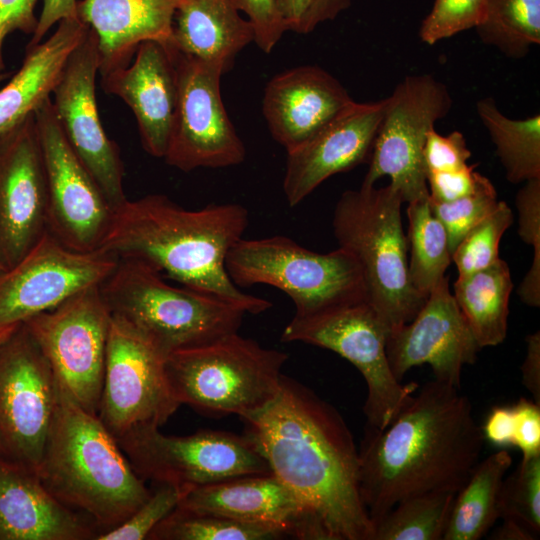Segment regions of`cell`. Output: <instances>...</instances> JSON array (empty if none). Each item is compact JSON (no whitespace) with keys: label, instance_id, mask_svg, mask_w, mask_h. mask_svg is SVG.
<instances>
[{"label":"cell","instance_id":"6da1fadb","mask_svg":"<svg viewBox=\"0 0 540 540\" xmlns=\"http://www.w3.org/2000/svg\"><path fill=\"white\" fill-rule=\"evenodd\" d=\"M245 436L297 498L305 540H373L359 488V451L341 414L283 374L275 398L243 419Z\"/></svg>","mask_w":540,"mask_h":540},{"label":"cell","instance_id":"7a4b0ae2","mask_svg":"<svg viewBox=\"0 0 540 540\" xmlns=\"http://www.w3.org/2000/svg\"><path fill=\"white\" fill-rule=\"evenodd\" d=\"M484 437L460 388L426 383L383 429L368 427L359 451V488L374 524L400 501L457 493L481 461Z\"/></svg>","mask_w":540,"mask_h":540},{"label":"cell","instance_id":"3957f363","mask_svg":"<svg viewBox=\"0 0 540 540\" xmlns=\"http://www.w3.org/2000/svg\"><path fill=\"white\" fill-rule=\"evenodd\" d=\"M248 210L237 203L187 210L165 195L126 200L114 210L100 248L145 263L182 286L212 294L259 314L271 302L246 294L229 278L225 261L243 238Z\"/></svg>","mask_w":540,"mask_h":540},{"label":"cell","instance_id":"277c9868","mask_svg":"<svg viewBox=\"0 0 540 540\" xmlns=\"http://www.w3.org/2000/svg\"><path fill=\"white\" fill-rule=\"evenodd\" d=\"M38 474L61 503L93 524L98 535L123 523L151 493L99 417L84 410L59 382Z\"/></svg>","mask_w":540,"mask_h":540},{"label":"cell","instance_id":"5b68a950","mask_svg":"<svg viewBox=\"0 0 540 540\" xmlns=\"http://www.w3.org/2000/svg\"><path fill=\"white\" fill-rule=\"evenodd\" d=\"M403 203L389 184L381 188L362 184L341 195L332 220L338 246L358 262L366 301L389 332L411 321L426 300L409 277Z\"/></svg>","mask_w":540,"mask_h":540},{"label":"cell","instance_id":"8992f818","mask_svg":"<svg viewBox=\"0 0 540 540\" xmlns=\"http://www.w3.org/2000/svg\"><path fill=\"white\" fill-rule=\"evenodd\" d=\"M116 316L147 338L165 356L238 332L247 312L218 296L168 284L151 266L119 259L100 284Z\"/></svg>","mask_w":540,"mask_h":540},{"label":"cell","instance_id":"52a82bcc","mask_svg":"<svg viewBox=\"0 0 540 540\" xmlns=\"http://www.w3.org/2000/svg\"><path fill=\"white\" fill-rule=\"evenodd\" d=\"M287 359L286 353L235 332L171 352L165 358V372L180 405L204 414H234L244 419L275 398Z\"/></svg>","mask_w":540,"mask_h":540},{"label":"cell","instance_id":"ba28073f","mask_svg":"<svg viewBox=\"0 0 540 540\" xmlns=\"http://www.w3.org/2000/svg\"><path fill=\"white\" fill-rule=\"evenodd\" d=\"M225 267L238 288L265 284L286 293L297 316L366 301L360 266L340 247L317 253L286 236L241 238L228 252Z\"/></svg>","mask_w":540,"mask_h":540},{"label":"cell","instance_id":"9c48e42d","mask_svg":"<svg viewBox=\"0 0 540 540\" xmlns=\"http://www.w3.org/2000/svg\"><path fill=\"white\" fill-rule=\"evenodd\" d=\"M388 329L367 301L332 307L309 315H294L281 340L303 342L331 350L348 360L367 386L364 413L368 427L383 429L419 388L393 375L387 354Z\"/></svg>","mask_w":540,"mask_h":540},{"label":"cell","instance_id":"30bf717a","mask_svg":"<svg viewBox=\"0 0 540 540\" xmlns=\"http://www.w3.org/2000/svg\"><path fill=\"white\" fill-rule=\"evenodd\" d=\"M117 442L142 480L171 484L182 493L235 477L271 473L266 460L245 435L203 430L187 436H167L159 428H145Z\"/></svg>","mask_w":540,"mask_h":540},{"label":"cell","instance_id":"8fae6325","mask_svg":"<svg viewBox=\"0 0 540 540\" xmlns=\"http://www.w3.org/2000/svg\"><path fill=\"white\" fill-rule=\"evenodd\" d=\"M112 314L100 285L87 287L23 324L58 382L86 411L97 415Z\"/></svg>","mask_w":540,"mask_h":540},{"label":"cell","instance_id":"7c38bea8","mask_svg":"<svg viewBox=\"0 0 540 540\" xmlns=\"http://www.w3.org/2000/svg\"><path fill=\"white\" fill-rule=\"evenodd\" d=\"M447 86L429 74L408 75L385 98L363 185L389 177L404 203L429 195L423 150L428 132L452 108Z\"/></svg>","mask_w":540,"mask_h":540},{"label":"cell","instance_id":"4fadbf2b","mask_svg":"<svg viewBox=\"0 0 540 540\" xmlns=\"http://www.w3.org/2000/svg\"><path fill=\"white\" fill-rule=\"evenodd\" d=\"M58 402V381L21 323L0 345V455L37 473Z\"/></svg>","mask_w":540,"mask_h":540},{"label":"cell","instance_id":"5bb4252c","mask_svg":"<svg viewBox=\"0 0 540 540\" xmlns=\"http://www.w3.org/2000/svg\"><path fill=\"white\" fill-rule=\"evenodd\" d=\"M165 358L135 328L112 315L97 416L116 440L161 427L180 406L167 380Z\"/></svg>","mask_w":540,"mask_h":540},{"label":"cell","instance_id":"9a60e30c","mask_svg":"<svg viewBox=\"0 0 540 540\" xmlns=\"http://www.w3.org/2000/svg\"><path fill=\"white\" fill-rule=\"evenodd\" d=\"M175 64L177 103L163 159L183 172L241 164L246 148L221 96L224 69L176 48Z\"/></svg>","mask_w":540,"mask_h":540},{"label":"cell","instance_id":"2e32d148","mask_svg":"<svg viewBox=\"0 0 540 540\" xmlns=\"http://www.w3.org/2000/svg\"><path fill=\"white\" fill-rule=\"evenodd\" d=\"M118 262L102 248L73 250L47 229L16 264L0 272V326L23 323L100 285Z\"/></svg>","mask_w":540,"mask_h":540},{"label":"cell","instance_id":"e0dca14e","mask_svg":"<svg viewBox=\"0 0 540 540\" xmlns=\"http://www.w3.org/2000/svg\"><path fill=\"white\" fill-rule=\"evenodd\" d=\"M34 118L47 181V229L73 250L99 249L114 211L66 140L51 97L38 106Z\"/></svg>","mask_w":540,"mask_h":540},{"label":"cell","instance_id":"ac0fdd59","mask_svg":"<svg viewBox=\"0 0 540 540\" xmlns=\"http://www.w3.org/2000/svg\"><path fill=\"white\" fill-rule=\"evenodd\" d=\"M98 41L89 29L69 55L51 94L56 119L73 152L112 210L126 200L124 165L118 145L106 134L96 101Z\"/></svg>","mask_w":540,"mask_h":540},{"label":"cell","instance_id":"d6986e66","mask_svg":"<svg viewBox=\"0 0 540 540\" xmlns=\"http://www.w3.org/2000/svg\"><path fill=\"white\" fill-rule=\"evenodd\" d=\"M47 181L34 118L0 136V264H16L47 230Z\"/></svg>","mask_w":540,"mask_h":540},{"label":"cell","instance_id":"ffe728a7","mask_svg":"<svg viewBox=\"0 0 540 540\" xmlns=\"http://www.w3.org/2000/svg\"><path fill=\"white\" fill-rule=\"evenodd\" d=\"M480 350L446 277L430 291L408 323L390 331L386 354L395 378L402 381L413 367L428 364L435 380L460 388L462 369Z\"/></svg>","mask_w":540,"mask_h":540},{"label":"cell","instance_id":"44dd1931","mask_svg":"<svg viewBox=\"0 0 540 540\" xmlns=\"http://www.w3.org/2000/svg\"><path fill=\"white\" fill-rule=\"evenodd\" d=\"M385 109V98L355 100L314 135L287 151L283 193L297 206L329 177L369 161Z\"/></svg>","mask_w":540,"mask_h":540},{"label":"cell","instance_id":"7402d4cb","mask_svg":"<svg viewBox=\"0 0 540 540\" xmlns=\"http://www.w3.org/2000/svg\"><path fill=\"white\" fill-rule=\"evenodd\" d=\"M101 77L105 93L120 98L133 112L143 149L164 158L177 103L174 46L143 42L129 65Z\"/></svg>","mask_w":540,"mask_h":540},{"label":"cell","instance_id":"603a6c76","mask_svg":"<svg viewBox=\"0 0 540 540\" xmlns=\"http://www.w3.org/2000/svg\"><path fill=\"white\" fill-rule=\"evenodd\" d=\"M354 100L327 70L302 65L273 76L264 88L262 113L272 138L290 151Z\"/></svg>","mask_w":540,"mask_h":540},{"label":"cell","instance_id":"cb8c5ba5","mask_svg":"<svg viewBox=\"0 0 540 540\" xmlns=\"http://www.w3.org/2000/svg\"><path fill=\"white\" fill-rule=\"evenodd\" d=\"M98 534L35 470L0 455V540H95Z\"/></svg>","mask_w":540,"mask_h":540},{"label":"cell","instance_id":"d4e9b609","mask_svg":"<svg viewBox=\"0 0 540 540\" xmlns=\"http://www.w3.org/2000/svg\"><path fill=\"white\" fill-rule=\"evenodd\" d=\"M181 509L265 525L305 540L303 510L295 495L272 473L235 477L182 493Z\"/></svg>","mask_w":540,"mask_h":540},{"label":"cell","instance_id":"484cf974","mask_svg":"<svg viewBox=\"0 0 540 540\" xmlns=\"http://www.w3.org/2000/svg\"><path fill=\"white\" fill-rule=\"evenodd\" d=\"M183 0H78L77 15L95 33L99 74L126 67L146 41L172 45L174 17Z\"/></svg>","mask_w":540,"mask_h":540},{"label":"cell","instance_id":"4316f807","mask_svg":"<svg viewBox=\"0 0 540 540\" xmlns=\"http://www.w3.org/2000/svg\"><path fill=\"white\" fill-rule=\"evenodd\" d=\"M89 29L79 17L64 19L49 37L26 47L21 67L0 89V136L51 97L69 55Z\"/></svg>","mask_w":540,"mask_h":540},{"label":"cell","instance_id":"83f0119b","mask_svg":"<svg viewBox=\"0 0 540 540\" xmlns=\"http://www.w3.org/2000/svg\"><path fill=\"white\" fill-rule=\"evenodd\" d=\"M252 42L253 27L236 0H183L176 11L172 45L181 53L219 64L225 73Z\"/></svg>","mask_w":540,"mask_h":540},{"label":"cell","instance_id":"f1b7e54d","mask_svg":"<svg viewBox=\"0 0 540 540\" xmlns=\"http://www.w3.org/2000/svg\"><path fill=\"white\" fill-rule=\"evenodd\" d=\"M512 289L510 269L500 258L482 270L458 276L454 283L453 297L480 349L505 340Z\"/></svg>","mask_w":540,"mask_h":540},{"label":"cell","instance_id":"f546056e","mask_svg":"<svg viewBox=\"0 0 540 540\" xmlns=\"http://www.w3.org/2000/svg\"><path fill=\"white\" fill-rule=\"evenodd\" d=\"M512 465L508 451L500 449L480 461L456 493L443 540H478L499 519V496Z\"/></svg>","mask_w":540,"mask_h":540},{"label":"cell","instance_id":"4dcf8cb0","mask_svg":"<svg viewBox=\"0 0 540 540\" xmlns=\"http://www.w3.org/2000/svg\"><path fill=\"white\" fill-rule=\"evenodd\" d=\"M476 111L496 154L513 184L540 178V115L511 119L491 97L479 99Z\"/></svg>","mask_w":540,"mask_h":540},{"label":"cell","instance_id":"1f68e13d","mask_svg":"<svg viewBox=\"0 0 540 540\" xmlns=\"http://www.w3.org/2000/svg\"><path fill=\"white\" fill-rule=\"evenodd\" d=\"M410 246L409 277L414 289L424 298L445 277L452 252L445 227L434 215L429 195L408 203Z\"/></svg>","mask_w":540,"mask_h":540},{"label":"cell","instance_id":"d6a6232c","mask_svg":"<svg viewBox=\"0 0 540 540\" xmlns=\"http://www.w3.org/2000/svg\"><path fill=\"white\" fill-rule=\"evenodd\" d=\"M475 29L484 44L521 59L540 44V0H483Z\"/></svg>","mask_w":540,"mask_h":540},{"label":"cell","instance_id":"836d02e7","mask_svg":"<svg viewBox=\"0 0 540 540\" xmlns=\"http://www.w3.org/2000/svg\"><path fill=\"white\" fill-rule=\"evenodd\" d=\"M456 493L404 499L374 522L373 540H443Z\"/></svg>","mask_w":540,"mask_h":540},{"label":"cell","instance_id":"e575fe53","mask_svg":"<svg viewBox=\"0 0 540 540\" xmlns=\"http://www.w3.org/2000/svg\"><path fill=\"white\" fill-rule=\"evenodd\" d=\"M284 536L265 525L176 507L149 534V540H267Z\"/></svg>","mask_w":540,"mask_h":540},{"label":"cell","instance_id":"d590c367","mask_svg":"<svg viewBox=\"0 0 540 540\" xmlns=\"http://www.w3.org/2000/svg\"><path fill=\"white\" fill-rule=\"evenodd\" d=\"M499 518L512 519L537 537L540 532V455L522 458L504 478L499 496Z\"/></svg>","mask_w":540,"mask_h":540},{"label":"cell","instance_id":"8d00e7d4","mask_svg":"<svg viewBox=\"0 0 540 540\" xmlns=\"http://www.w3.org/2000/svg\"><path fill=\"white\" fill-rule=\"evenodd\" d=\"M513 213L505 201L470 229L452 252L458 276L482 270L499 258V244L513 223Z\"/></svg>","mask_w":540,"mask_h":540},{"label":"cell","instance_id":"74e56055","mask_svg":"<svg viewBox=\"0 0 540 540\" xmlns=\"http://www.w3.org/2000/svg\"><path fill=\"white\" fill-rule=\"evenodd\" d=\"M429 201L434 215L446 229L453 252L466 233L493 212L500 200L491 181L479 173L469 194L449 202Z\"/></svg>","mask_w":540,"mask_h":540},{"label":"cell","instance_id":"f35d334b","mask_svg":"<svg viewBox=\"0 0 540 540\" xmlns=\"http://www.w3.org/2000/svg\"><path fill=\"white\" fill-rule=\"evenodd\" d=\"M518 234L533 247L532 264L524 276L518 295L531 307L540 305V178L524 182L516 195Z\"/></svg>","mask_w":540,"mask_h":540},{"label":"cell","instance_id":"ab89813d","mask_svg":"<svg viewBox=\"0 0 540 540\" xmlns=\"http://www.w3.org/2000/svg\"><path fill=\"white\" fill-rule=\"evenodd\" d=\"M150 496L123 523L101 533L96 540H143L179 504L182 492L174 485L156 483Z\"/></svg>","mask_w":540,"mask_h":540},{"label":"cell","instance_id":"60d3db41","mask_svg":"<svg viewBox=\"0 0 540 540\" xmlns=\"http://www.w3.org/2000/svg\"><path fill=\"white\" fill-rule=\"evenodd\" d=\"M483 0H435L419 30L422 42L434 45L458 33L476 28Z\"/></svg>","mask_w":540,"mask_h":540},{"label":"cell","instance_id":"b9f144b4","mask_svg":"<svg viewBox=\"0 0 540 540\" xmlns=\"http://www.w3.org/2000/svg\"><path fill=\"white\" fill-rule=\"evenodd\" d=\"M470 156L471 151L461 132L453 131L447 136L439 134L435 128L428 132L423 150L426 174L464 167Z\"/></svg>","mask_w":540,"mask_h":540},{"label":"cell","instance_id":"7bdbcfd3","mask_svg":"<svg viewBox=\"0 0 540 540\" xmlns=\"http://www.w3.org/2000/svg\"><path fill=\"white\" fill-rule=\"evenodd\" d=\"M254 31V43L264 53H271L287 31L274 0H236Z\"/></svg>","mask_w":540,"mask_h":540},{"label":"cell","instance_id":"ee69618b","mask_svg":"<svg viewBox=\"0 0 540 540\" xmlns=\"http://www.w3.org/2000/svg\"><path fill=\"white\" fill-rule=\"evenodd\" d=\"M479 173L475 165L426 174L429 199L436 202H449L472 192Z\"/></svg>","mask_w":540,"mask_h":540},{"label":"cell","instance_id":"f6af8a7d","mask_svg":"<svg viewBox=\"0 0 540 540\" xmlns=\"http://www.w3.org/2000/svg\"><path fill=\"white\" fill-rule=\"evenodd\" d=\"M38 0H0V73L6 69L4 46L16 31L32 35L38 23L35 8Z\"/></svg>","mask_w":540,"mask_h":540},{"label":"cell","instance_id":"bcb514c9","mask_svg":"<svg viewBox=\"0 0 540 540\" xmlns=\"http://www.w3.org/2000/svg\"><path fill=\"white\" fill-rule=\"evenodd\" d=\"M514 442L522 458L540 455V404L520 398L514 405Z\"/></svg>","mask_w":540,"mask_h":540},{"label":"cell","instance_id":"7dc6e473","mask_svg":"<svg viewBox=\"0 0 540 540\" xmlns=\"http://www.w3.org/2000/svg\"><path fill=\"white\" fill-rule=\"evenodd\" d=\"M484 440L504 448L514 442L515 419L513 406H495L481 427Z\"/></svg>","mask_w":540,"mask_h":540},{"label":"cell","instance_id":"c3c4849f","mask_svg":"<svg viewBox=\"0 0 540 540\" xmlns=\"http://www.w3.org/2000/svg\"><path fill=\"white\" fill-rule=\"evenodd\" d=\"M77 3L78 0H42L38 23L27 47L42 42L50 29L60 21L78 17Z\"/></svg>","mask_w":540,"mask_h":540},{"label":"cell","instance_id":"681fc988","mask_svg":"<svg viewBox=\"0 0 540 540\" xmlns=\"http://www.w3.org/2000/svg\"><path fill=\"white\" fill-rule=\"evenodd\" d=\"M522 383L531 393L534 402L540 404V333L526 337V356L521 366Z\"/></svg>","mask_w":540,"mask_h":540},{"label":"cell","instance_id":"f907efd6","mask_svg":"<svg viewBox=\"0 0 540 540\" xmlns=\"http://www.w3.org/2000/svg\"><path fill=\"white\" fill-rule=\"evenodd\" d=\"M352 0H315L303 17L297 33L312 32L319 24L334 20L341 12L347 10Z\"/></svg>","mask_w":540,"mask_h":540},{"label":"cell","instance_id":"816d5d0a","mask_svg":"<svg viewBox=\"0 0 540 540\" xmlns=\"http://www.w3.org/2000/svg\"><path fill=\"white\" fill-rule=\"evenodd\" d=\"M287 31L297 32L299 25L315 0H274Z\"/></svg>","mask_w":540,"mask_h":540},{"label":"cell","instance_id":"f5cc1de1","mask_svg":"<svg viewBox=\"0 0 540 540\" xmlns=\"http://www.w3.org/2000/svg\"><path fill=\"white\" fill-rule=\"evenodd\" d=\"M536 538L538 537L534 533L512 519H503V523L490 537L496 540H535Z\"/></svg>","mask_w":540,"mask_h":540},{"label":"cell","instance_id":"db71d44e","mask_svg":"<svg viewBox=\"0 0 540 540\" xmlns=\"http://www.w3.org/2000/svg\"><path fill=\"white\" fill-rule=\"evenodd\" d=\"M20 324L0 326V345L12 335Z\"/></svg>","mask_w":540,"mask_h":540},{"label":"cell","instance_id":"11a10c76","mask_svg":"<svg viewBox=\"0 0 540 540\" xmlns=\"http://www.w3.org/2000/svg\"><path fill=\"white\" fill-rule=\"evenodd\" d=\"M11 73L10 72H1L0 73V83H2L3 81H5L6 79H8L10 77Z\"/></svg>","mask_w":540,"mask_h":540},{"label":"cell","instance_id":"9f6ffc18","mask_svg":"<svg viewBox=\"0 0 540 540\" xmlns=\"http://www.w3.org/2000/svg\"><path fill=\"white\" fill-rule=\"evenodd\" d=\"M1 271H3V267H2L1 264H0V272H1Z\"/></svg>","mask_w":540,"mask_h":540}]
</instances>
